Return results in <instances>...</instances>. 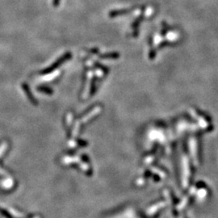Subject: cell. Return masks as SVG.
<instances>
[{
    "instance_id": "cell-2",
    "label": "cell",
    "mask_w": 218,
    "mask_h": 218,
    "mask_svg": "<svg viewBox=\"0 0 218 218\" xmlns=\"http://www.w3.org/2000/svg\"><path fill=\"white\" fill-rule=\"evenodd\" d=\"M119 57V53H108L106 55L102 56V58H117Z\"/></svg>"
},
{
    "instance_id": "cell-3",
    "label": "cell",
    "mask_w": 218,
    "mask_h": 218,
    "mask_svg": "<svg viewBox=\"0 0 218 218\" xmlns=\"http://www.w3.org/2000/svg\"><path fill=\"white\" fill-rule=\"evenodd\" d=\"M60 3V0H53V4L54 5V7H57L59 5Z\"/></svg>"
},
{
    "instance_id": "cell-1",
    "label": "cell",
    "mask_w": 218,
    "mask_h": 218,
    "mask_svg": "<svg viewBox=\"0 0 218 218\" xmlns=\"http://www.w3.org/2000/svg\"><path fill=\"white\" fill-rule=\"evenodd\" d=\"M133 9H129V10H116V11H113L109 13V16L110 17H116V16H121V15L128 14V12L133 11Z\"/></svg>"
}]
</instances>
